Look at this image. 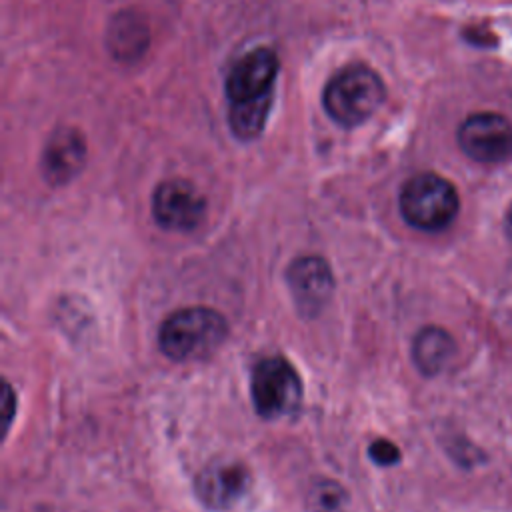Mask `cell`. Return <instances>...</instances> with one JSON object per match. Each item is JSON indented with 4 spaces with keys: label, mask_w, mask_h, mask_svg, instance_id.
Masks as SVG:
<instances>
[{
    "label": "cell",
    "mask_w": 512,
    "mask_h": 512,
    "mask_svg": "<svg viewBox=\"0 0 512 512\" xmlns=\"http://www.w3.org/2000/svg\"><path fill=\"white\" fill-rule=\"evenodd\" d=\"M226 318L206 306H192L172 312L158 330V344L164 356L174 362H198L210 358L226 340Z\"/></svg>",
    "instance_id": "cell-1"
},
{
    "label": "cell",
    "mask_w": 512,
    "mask_h": 512,
    "mask_svg": "<svg viewBox=\"0 0 512 512\" xmlns=\"http://www.w3.org/2000/svg\"><path fill=\"white\" fill-rule=\"evenodd\" d=\"M386 88L382 78L364 64L340 68L324 86L322 104L326 114L344 128L366 122L384 102Z\"/></svg>",
    "instance_id": "cell-2"
},
{
    "label": "cell",
    "mask_w": 512,
    "mask_h": 512,
    "mask_svg": "<svg viewBox=\"0 0 512 512\" xmlns=\"http://www.w3.org/2000/svg\"><path fill=\"white\" fill-rule=\"evenodd\" d=\"M402 218L424 232H438L452 224L458 214L460 200L452 182L434 174L422 172L404 182L400 190Z\"/></svg>",
    "instance_id": "cell-3"
},
{
    "label": "cell",
    "mask_w": 512,
    "mask_h": 512,
    "mask_svg": "<svg viewBox=\"0 0 512 512\" xmlns=\"http://www.w3.org/2000/svg\"><path fill=\"white\" fill-rule=\"evenodd\" d=\"M250 394L262 418H280L294 412L302 400V380L284 356H266L252 368Z\"/></svg>",
    "instance_id": "cell-4"
},
{
    "label": "cell",
    "mask_w": 512,
    "mask_h": 512,
    "mask_svg": "<svg viewBox=\"0 0 512 512\" xmlns=\"http://www.w3.org/2000/svg\"><path fill=\"white\" fill-rule=\"evenodd\" d=\"M152 216L164 230L192 232L206 216V198L186 180H164L154 190Z\"/></svg>",
    "instance_id": "cell-5"
},
{
    "label": "cell",
    "mask_w": 512,
    "mask_h": 512,
    "mask_svg": "<svg viewBox=\"0 0 512 512\" xmlns=\"http://www.w3.org/2000/svg\"><path fill=\"white\" fill-rule=\"evenodd\" d=\"M458 144L476 162H502L512 154V124L496 112L472 114L458 128Z\"/></svg>",
    "instance_id": "cell-6"
},
{
    "label": "cell",
    "mask_w": 512,
    "mask_h": 512,
    "mask_svg": "<svg viewBox=\"0 0 512 512\" xmlns=\"http://www.w3.org/2000/svg\"><path fill=\"white\" fill-rule=\"evenodd\" d=\"M278 68H280V60L272 48L260 46L246 52L230 68L226 76L224 90L230 104L274 94Z\"/></svg>",
    "instance_id": "cell-7"
},
{
    "label": "cell",
    "mask_w": 512,
    "mask_h": 512,
    "mask_svg": "<svg viewBox=\"0 0 512 512\" xmlns=\"http://www.w3.org/2000/svg\"><path fill=\"white\" fill-rule=\"evenodd\" d=\"M286 278L298 310L306 316L318 314L334 290L332 270L320 256L296 258L290 264Z\"/></svg>",
    "instance_id": "cell-8"
},
{
    "label": "cell",
    "mask_w": 512,
    "mask_h": 512,
    "mask_svg": "<svg viewBox=\"0 0 512 512\" xmlns=\"http://www.w3.org/2000/svg\"><path fill=\"white\" fill-rule=\"evenodd\" d=\"M86 162V140L78 128H56L42 152V174L52 186H62L80 174Z\"/></svg>",
    "instance_id": "cell-9"
},
{
    "label": "cell",
    "mask_w": 512,
    "mask_h": 512,
    "mask_svg": "<svg viewBox=\"0 0 512 512\" xmlns=\"http://www.w3.org/2000/svg\"><path fill=\"white\" fill-rule=\"evenodd\" d=\"M250 486V472L240 462H216L206 466L194 482L200 502L214 510L234 506Z\"/></svg>",
    "instance_id": "cell-10"
},
{
    "label": "cell",
    "mask_w": 512,
    "mask_h": 512,
    "mask_svg": "<svg viewBox=\"0 0 512 512\" xmlns=\"http://www.w3.org/2000/svg\"><path fill=\"white\" fill-rule=\"evenodd\" d=\"M150 44L146 18L134 10L116 12L106 28V48L118 62L132 64L140 60Z\"/></svg>",
    "instance_id": "cell-11"
},
{
    "label": "cell",
    "mask_w": 512,
    "mask_h": 512,
    "mask_svg": "<svg viewBox=\"0 0 512 512\" xmlns=\"http://www.w3.org/2000/svg\"><path fill=\"white\" fill-rule=\"evenodd\" d=\"M454 350V340L446 330L438 326H426L414 338L412 358L424 376H436L446 368Z\"/></svg>",
    "instance_id": "cell-12"
},
{
    "label": "cell",
    "mask_w": 512,
    "mask_h": 512,
    "mask_svg": "<svg viewBox=\"0 0 512 512\" xmlns=\"http://www.w3.org/2000/svg\"><path fill=\"white\" fill-rule=\"evenodd\" d=\"M272 100H274V94H268L262 98L230 104L228 122H230L232 134L244 142L260 136V132L264 130V124L268 120Z\"/></svg>",
    "instance_id": "cell-13"
},
{
    "label": "cell",
    "mask_w": 512,
    "mask_h": 512,
    "mask_svg": "<svg viewBox=\"0 0 512 512\" xmlns=\"http://www.w3.org/2000/svg\"><path fill=\"white\" fill-rule=\"evenodd\" d=\"M370 452V458L380 464V466H390V464H396L400 460V450L396 444H392L390 440L386 438H378L370 444L368 448Z\"/></svg>",
    "instance_id": "cell-14"
},
{
    "label": "cell",
    "mask_w": 512,
    "mask_h": 512,
    "mask_svg": "<svg viewBox=\"0 0 512 512\" xmlns=\"http://www.w3.org/2000/svg\"><path fill=\"white\" fill-rule=\"evenodd\" d=\"M14 412V402H12V390L6 386V392H4V424L8 426L10 422V416Z\"/></svg>",
    "instance_id": "cell-15"
},
{
    "label": "cell",
    "mask_w": 512,
    "mask_h": 512,
    "mask_svg": "<svg viewBox=\"0 0 512 512\" xmlns=\"http://www.w3.org/2000/svg\"><path fill=\"white\" fill-rule=\"evenodd\" d=\"M506 228H508V234L512 236V210L508 212V218H506Z\"/></svg>",
    "instance_id": "cell-16"
}]
</instances>
